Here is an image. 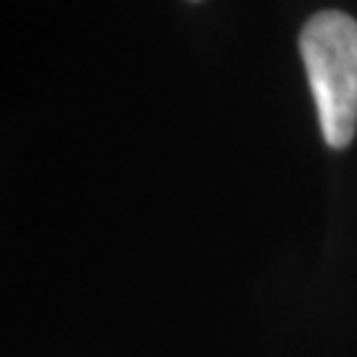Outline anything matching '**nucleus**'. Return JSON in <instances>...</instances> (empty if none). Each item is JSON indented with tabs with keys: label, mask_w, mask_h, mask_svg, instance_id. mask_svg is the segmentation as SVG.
Returning <instances> with one entry per match:
<instances>
[{
	"label": "nucleus",
	"mask_w": 357,
	"mask_h": 357,
	"mask_svg": "<svg viewBox=\"0 0 357 357\" xmlns=\"http://www.w3.org/2000/svg\"><path fill=\"white\" fill-rule=\"evenodd\" d=\"M299 51L323 138L347 149L357 130V22L342 11L315 13L302 26Z\"/></svg>",
	"instance_id": "obj_1"
}]
</instances>
